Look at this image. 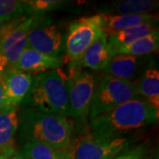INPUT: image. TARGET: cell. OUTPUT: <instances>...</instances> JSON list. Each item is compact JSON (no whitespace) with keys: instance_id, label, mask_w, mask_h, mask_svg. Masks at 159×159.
Segmentation results:
<instances>
[{"instance_id":"obj_25","label":"cell","mask_w":159,"mask_h":159,"mask_svg":"<svg viewBox=\"0 0 159 159\" xmlns=\"http://www.w3.org/2000/svg\"><path fill=\"white\" fill-rule=\"evenodd\" d=\"M75 146H76V144L71 142L70 148H69L68 151H67V153L66 155V157H64V159H74V149H75Z\"/></svg>"},{"instance_id":"obj_22","label":"cell","mask_w":159,"mask_h":159,"mask_svg":"<svg viewBox=\"0 0 159 159\" xmlns=\"http://www.w3.org/2000/svg\"><path fill=\"white\" fill-rule=\"evenodd\" d=\"M148 144H141L131 147L112 159H148Z\"/></svg>"},{"instance_id":"obj_18","label":"cell","mask_w":159,"mask_h":159,"mask_svg":"<svg viewBox=\"0 0 159 159\" xmlns=\"http://www.w3.org/2000/svg\"><path fill=\"white\" fill-rule=\"evenodd\" d=\"M159 48V32L146 35L139 38L126 45L122 46L113 51L112 55L115 54H125L134 57H143L151 53L157 52Z\"/></svg>"},{"instance_id":"obj_23","label":"cell","mask_w":159,"mask_h":159,"mask_svg":"<svg viewBox=\"0 0 159 159\" xmlns=\"http://www.w3.org/2000/svg\"><path fill=\"white\" fill-rule=\"evenodd\" d=\"M0 159H23L20 150L15 147L6 151L5 153L0 154Z\"/></svg>"},{"instance_id":"obj_9","label":"cell","mask_w":159,"mask_h":159,"mask_svg":"<svg viewBox=\"0 0 159 159\" xmlns=\"http://www.w3.org/2000/svg\"><path fill=\"white\" fill-rule=\"evenodd\" d=\"M2 78L4 86L3 105L20 108L31 88L33 74L11 69L2 74Z\"/></svg>"},{"instance_id":"obj_14","label":"cell","mask_w":159,"mask_h":159,"mask_svg":"<svg viewBox=\"0 0 159 159\" xmlns=\"http://www.w3.org/2000/svg\"><path fill=\"white\" fill-rule=\"evenodd\" d=\"M19 110L13 106L0 109V154L15 147V135L19 126Z\"/></svg>"},{"instance_id":"obj_17","label":"cell","mask_w":159,"mask_h":159,"mask_svg":"<svg viewBox=\"0 0 159 159\" xmlns=\"http://www.w3.org/2000/svg\"><path fill=\"white\" fill-rule=\"evenodd\" d=\"M138 96L159 111V71L149 66L144 70L136 82Z\"/></svg>"},{"instance_id":"obj_24","label":"cell","mask_w":159,"mask_h":159,"mask_svg":"<svg viewBox=\"0 0 159 159\" xmlns=\"http://www.w3.org/2000/svg\"><path fill=\"white\" fill-rule=\"evenodd\" d=\"M15 20H13V21H11V22L7 23V24H1V23H0V38L2 37V35L5 34L8 29L11 28V26H12V24L15 22Z\"/></svg>"},{"instance_id":"obj_13","label":"cell","mask_w":159,"mask_h":159,"mask_svg":"<svg viewBox=\"0 0 159 159\" xmlns=\"http://www.w3.org/2000/svg\"><path fill=\"white\" fill-rule=\"evenodd\" d=\"M157 0H119L105 4L99 9L101 14L136 15L155 13L157 10Z\"/></svg>"},{"instance_id":"obj_4","label":"cell","mask_w":159,"mask_h":159,"mask_svg":"<svg viewBox=\"0 0 159 159\" xmlns=\"http://www.w3.org/2000/svg\"><path fill=\"white\" fill-rule=\"evenodd\" d=\"M103 34L99 15L81 17L70 23L66 33L64 62H68L70 72L81 68L80 58L84 51Z\"/></svg>"},{"instance_id":"obj_26","label":"cell","mask_w":159,"mask_h":159,"mask_svg":"<svg viewBox=\"0 0 159 159\" xmlns=\"http://www.w3.org/2000/svg\"><path fill=\"white\" fill-rule=\"evenodd\" d=\"M3 98H4V86H3V78L0 74V109L3 105Z\"/></svg>"},{"instance_id":"obj_12","label":"cell","mask_w":159,"mask_h":159,"mask_svg":"<svg viewBox=\"0 0 159 159\" xmlns=\"http://www.w3.org/2000/svg\"><path fill=\"white\" fill-rule=\"evenodd\" d=\"M98 15L102 32L106 36L118 33L130 27L158 20L157 12L136 15H113L98 13Z\"/></svg>"},{"instance_id":"obj_21","label":"cell","mask_w":159,"mask_h":159,"mask_svg":"<svg viewBox=\"0 0 159 159\" xmlns=\"http://www.w3.org/2000/svg\"><path fill=\"white\" fill-rule=\"evenodd\" d=\"M29 16L46 15L48 12L59 10L68 5L64 0H25Z\"/></svg>"},{"instance_id":"obj_7","label":"cell","mask_w":159,"mask_h":159,"mask_svg":"<svg viewBox=\"0 0 159 159\" xmlns=\"http://www.w3.org/2000/svg\"><path fill=\"white\" fill-rule=\"evenodd\" d=\"M100 75L79 69L66 78L71 117L79 123L89 118L93 96Z\"/></svg>"},{"instance_id":"obj_10","label":"cell","mask_w":159,"mask_h":159,"mask_svg":"<svg viewBox=\"0 0 159 159\" xmlns=\"http://www.w3.org/2000/svg\"><path fill=\"white\" fill-rule=\"evenodd\" d=\"M64 63L63 57L48 56L26 47L12 69L30 74H37L57 70Z\"/></svg>"},{"instance_id":"obj_20","label":"cell","mask_w":159,"mask_h":159,"mask_svg":"<svg viewBox=\"0 0 159 159\" xmlns=\"http://www.w3.org/2000/svg\"><path fill=\"white\" fill-rule=\"evenodd\" d=\"M29 16L25 0H0V23L7 24Z\"/></svg>"},{"instance_id":"obj_1","label":"cell","mask_w":159,"mask_h":159,"mask_svg":"<svg viewBox=\"0 0 159 159\" xmlns=\"http://www.w3.org/2000/svg\"><path fill=\"white\" fill-rule=\"evenodd\" d=\"M159 111L143 98L136 97L90 120V133L98 138L124 137L158 121Z\"/></svg>"},{"instance_id":"obj_8","label":"cell","mask_w":159,"mask_h":159,"mask_svg":"<svg viewBox=\"0 0 159 159\" xmlns=\"http://www.w3.org/2000/svg\"><path fill=\"white\" fill-rule=\"evenodd\" d=\"M130 147L125 137L104 139L85 134L75 146L74 159H112Z\"/></svg>"},{"instance_id":"obj_11","label":"cell","mask_w":159,"mask_h":159,"mask_svg":"<svg viewBox=\"0 0 159 159\" xmlns=\"http://www.w3.org/2000/svg\"><path fill=\"white\" fill-rule=\"evenodd\" d=\"M142 57L115 54L109 59L102 72L103 74L134 82V77L142 66Z\"/></svg>"},{"instance_id":"obj_15","label":"cell","mask_w":159,"mask_h":159,"mask_svg":"<svg viewBox=\"0 0 159 159\" xmlns=\"http://www.w3.org/2000/svg\"><path fill=\"white\" fill-rule=\"evenodd\" d=\"M111 56L107 36L102 34L84 51L80 58V66L95 72H102Z\"/></svg>"},{"instance_id":"obj_6","label":"cell","mask_w":159,"mask_h":159,"mask_svg":"<svg viewBox=\"0 0 159 159\" xmlns=\"http://www.w3.org/2000/svg\"><path fill=\"white\" fill-rule=\"evenodd\" d=\"M66 33L47 15L34 16L26 37V47L51 57H63Z\"/></svg>"},{"instance_id":"obj_3","label":"cell","mask_w":159,"mask_h":159,"mask_svg":"<svg viewBox=\"0 0 159 159\" xmlns=\"http://www.w3.org/2000/svg\"><path fill=\"white\" fill-rule=\"evenodd\" d=\"M20 107L71 117L66 78L58 69L33 75L31 88Z\"/></svg>"},{"instance_id":"obj_5","label":"cell","mask_w":159,"mask_h":159,"mask_svg":"<svg viewBox=\"0 0 159 159\" xmlns=\"http://www.w3.org/2000/svg\"><path fill=\"white\" fill-rule=\"evenodd\" d=\"M139 97L136 82L117 79L107 74L99 76L89 118L95 119L119 105Z\"/></svg>"},{"instance_id":"obj_2","label":"cell","mask_w":159,"mask_h":159,"mask_svg":"<svg viewBox=\"0 0 159 159\" xmlns=\"http://www.w3.org/2000/svg\"><path fill=\"white\" fill-rule=\"evenodd\" d=\"M73 122L58 114L46 113L34 109L19 110L18 138L21 143L39 142L57 149L71 144Z\"/></svg>"},{"instance_id":"obj_19","label":"cell","mask_w":159,"mask_h":159,"mask_svg":"<svg viewBox=\"0 0 159 159\" xmlns=\"http://www.w3.org/2000/svg\"><path fill=\"white\" fill-rule=\"evenodd\" d=\"M69 148L70 146L67 148L57 149L43 143L25 142L20 153L23 159H64Z\"/></svg>"},{"instance_id":"obj_16","label":"cell","mask_w":159,"mask_h":159,"mask_svg":"<svg viewBox=\"0 0 159 159\" xmlns=\"http://www.w3.org/2000/svg\"><path fill=\"white\" fill-rule=\"evenodd\" d=\"M157 31H158V20L130 27L107 36L109 49L112 55L113 51L120 47L126 45L135 40L144 37Z\"/></svg>"}]
</instances>
